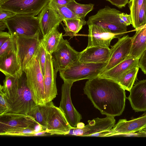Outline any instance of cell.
I'll return each mask as SVG.
<instances>
[{"label":"cell","mask_w":146,"mask_h":146,"mask_svg":"<svg viewBox=\"0 0 146 146\" xmlns=\"http://www.w3.org/2000/svg\"><path fill=\"white\" fill-rule=\"evenodd\" d=\"M5 21L8 32L11 34L31 36L41 33L38 17L16 15L6 19Z\"/></svg>","instance_id":"cell-6"},{"label":"cell","mask_w":146,"mask_h":146,"mask_svg":"<svg viewBox=\"0 0 146 146\" xmlns=\"http://www.w3.org/2000/svg\"><path fill=\"white\" fill-rule=\"evenodd\" d=\"M63 21L64 24L60 23L65 32L63 36H70L71 38L76 36L83 26L87 23L84 19H66Z\"/></svg>","instance_id":"cell-26"},{"label":"cell","mask_w":146,"mask_h":146,"mask_svg":"<svg viewBox=\"0 0 146 146\" xmlns=\"http://www.w3.org/2000/svg\"><path fill=\"white\" fill-rule=\"evenodd\" d=\"M41 34L38 33L31 36L15 35L16 54L23 71L36 52L40 43V35Z\"/></svg>","instance_id":"cell-9"},{"label":"cell","mask_w":146,"mask_h":146,"mask_svg":"<svg viewBox=\"0 0 146 146\" xmlns=\"http://www.w3.org/2000/svg\"><path fill=\"white\" fill-rule=\"evenodd\" d=\"M23 71L25 73L27 86L37 105L46 104L44 91V75L37 56V50Z\"/></svg>","instance_id":"cell-3"},{"label":"cell","mask_w":146,"mask_h":146,"mask_svg":"<svg viewBox=\"0 0 146 146\" xmlns=\"http://www.w3.org/2000/svg\"><path fill=\"white\" fill-rule=\"evenodd\" d=\"M9 107L3 92L0 90V116L8 112Z\"/></svg>","instance_id":"cell-35"},{"label":"cell","mask_w":146,"mask_h":146,"mask_svg":"<svg viewBox=\"0 0 146 146\" xmlns=\"http://www.w3.org/2000/svg\"></svg>","instance_id":"cell-45"},{"label":"cell","mask_w":146,"mask_h":146,"mask_svg":"<svg viewBox=\"0 0 146 146\" xmlns=\"http://www.w3.org/2000/svg\"><path fill=\"white\" fill-rule=\"evenodd\" d=\"M145 27H146V24L145 25H143V26L138 28L137 29L135 30V31H136V30H139V29H142L143 28H145Z\"/></svg>","instance_id":"cell-44"},{"label":"cell","mask_w":146,"mask_h":146,"mask_svg":"<svg viewBox=\"0 0 146 146\" xmlns=\"http://www.w3.org/2000/svg\"><path fill=\"white\" fill-rule=\"evenodd\" d=\"M16 15L12 12L0 9V21H5L6 19Z\"/></svg>","instance_id":"cell-38"},{"label":"cell","mask_w":146,"mask_h":146,"mask_svg":"<svg viewBox=\"0 0 146 146\" xmlns=\"http://www.w3.org/2000/svg\"><path fill=\"white\" fill-rule=\"evenodd\" d=\"M7 26L5 21H0V31H2L5 30Z\"/></svg>","instance_id":"cell-42"},{"label":"cell","mask_w":146,"mask_h":146,"mask_svg":"<svg viewBox=\"0 0 146 146\" xmlns=\"http://www.w3.org/2000/svg\"><path fill=\"white\" fill-rule=\"evenodd\" d=\"M146 24V0H145L138 13L135 30Z\"/></svg>","instance_id":"cell-34"},{"label":"cell","mask_w":146,"mask_h":146,"mask_svg":"<svg viewBox=\"0 0 146 146\" xmlns=\"http://www.w3.org/2000/svg\"><path fill=\"white\" fill-rule=\"evenodd\" d=\"M11 34V37L0 47V56L10 53H17L16 37L15 35Z\"/></svg>","instance_id":"cell-31"},{"label":"cell","mask_w":146,"mask_h":146,"mask_svg":"<svg viewBox=\"0 0 146 146\" xmlns=\"http://www.w3.org/2000/svg\"><path fill=\"white\" fill-rule=\"evenodd\" d=\"M132 37V42L129 55L139 58L146 50V27L136 31Z\"/></svg>","instance_id":"cell-24"},{"label":"cell","mask_w":146,"mask_h":146,"mask_svg":"<svg viewBox=\"0 0 146 146\" xmlns=\"http://www.w3.org/2000/svg\"><path fill=\"white\" fill-rule=\"evenodd\" d=\"M138 66L143 72L146 74V50L139 57Z\"/></svg>","instance_id":"cell-37"},{"label":"cell","mask_w":146,"mask_h":146,"mask_svg":"<svg viewBox=\"0 0 146 146\" xmlns=\"http://www.w3.org/2000/svg\"><path fill=\"white\" fill-rule=\"evenodd\" d=\"M83 90L102 114L114 117L122 114L127 98L125 90L116 81L98 76L88 80Z\"/></svg>","instance_id":"cell-1"},{"label":"cell","mask_w":146,"mask_h":146,"mask_svg":"<svg viewBox=\"0 0 146 146\" xmlns=\"http://www.w3.org/2000/svg\"><path fill=\"white\" fill-rule=\"evenodd\" d=\"M49 4L55 10L63 21L66 19H80L66 6L59 5L51 1H50Z\"/></svg>","instance_id":"cell-30"},{"label":"cell","mask_w":146,"mask_h":146,"mask_svg":"<svg viewBox=\"0 0 146 146\" xmlns=\"http://www.w3.org/2000/svg\"><path fill=\"white\" fill-rule=\"evenodd\" d=\"M107 63H83L79 61L60 71V76L64 81L74 82L82 80H90L98 76L103 72Z\"/></svg>","instance_id":"cell-5"},{"label":"cell","mask_w":146,"mask_h":146,"mask_svg":"<svg viewBox=\"0 0 146 146\" xmlns=\"http://www.w3.org/2000/svg\"><path fill=\"white\" fill-rule=\"evenodd\" d=\"M145 0H129L128 2L129 7L130 10L132 23L134 28L135 27L139 12Z\"/></svg>","instance_id":"cell-32"},{"label":"cell","mask_w":146,"mask_h":146,"mask_svg":"<svg viewBox=\"0 0 146 146\" xmlns=\"http://www.w3.org/2000/svg\"><path fill=\"white\" fill-rule=\"evenodd\" d=\"M46 130L29 128H16L9 129L0 134L2 136H33L48 135Z\"/></svg>","instance_id":"cell-27"},{"label":"cell","mask_w":146,"mask_h":146,"mask_svg":"<svg viewBox=\"0 0 146 146\" xmlns=\"http://www.w3.org/2000/svg\"><path fill=\"white\" fill-rule=\"evenodd\" d=\"M89 27L88 43L87 47L98 46L109 48L111 40L120 37L122 35L110 33L98 26L90 25Z\"/></svg>","instance_id":"cell-16"},{"label":"cell","mask_w":146,"mask_h":146,"mask_svg":"<svg viewBox=\"0 0 146 146\" xmlns=\"http://www.w3.org/2000/svg\"><path fill=\"white\" fill-rule=\"evenodd\" d=\"M139 58L130 55L111 68L103 71L98 76L112 80L117 82L120 77L129 70L138 66Z\"/></svg>","instance_id":"cell-21"},{"label":"cell","mask_w":146,"mask_h":146,"mask_svg":"<svg viewBox=\"0 0 146 146\" xmlns=\"http://www.w3.org/2000/svg\"><path fill=\"white\" fill-rule=\"evenodd\" d=\"M121 12L115 9L106 6L100 9L97 13L89 17L88 25H95L115 34L122 35L127 33V26L120 21L119 14Z\"/></svg>","instance_id":"cell-4"},{"label":"cell","mask_w":146,"mask_h":146,"mask_svg":"<svg viewBox=\"0 0 146 146\" xmlns=\"http://www.w3.org/2000/svg\"><path fill=\"white\" fill-rule=\"evenodd\" d=\"M41 34L43 36L54 28L58 27L62 20L48 3L42 10L38 16Z\"/></svg>","instance_id":"cell-18"},{"label":"cell","mask_w":146,"mask_h":146,"mask_svg":"<svg viewBox=\"0 0 146 146\" xmlns=\"http://www.w3.org/2000/svg\"><path fill=\"white\" fill-rule=\"evenodd\" d=\"M146 126V112L142 116L132 120L120 119L110 130L109 137L138 132Z\"/></svg>","instance_id":"cell-17"},{"label":"cell","mask_w":146,"mask_h":146,"mask_svg":"<svg viewBox=\"0 0 146 146\" xmlns=\"http://www.w3.org/2000/svg\"><path fill=\"white\" fill-rule=\"evenodd\" d=\"M119 8H122L125 7L128 3L129 0H106Z\"/></svg>","instance_id":"cell-39"},{"label":"cell","mask_w":146,"mask_h":146,"mask_svg":"<svg viewBox=\"0 0 146 146\" xmlns=\"http://www.w3.org/2000/svg\"><path fill=\"white\" fill-rule=\"evenodd\" d=\"M72 0H50V1L52 2L57 4L66 6Z\"/></svg>","instance_id":"cell-41"},{"label":"cell","mask_w":146,"mask_h":146,"mask_svg":"<svg viewBox=\"0 0 146 146\" xmlns=\"http://www.w3.org/2000/svg\"><path fill=\"white\" fill-rule=\"evenodd\" d=\"M88 122L86 125L83 123L82 126L77 125L76 127H73L67 135L90 136L93 134L111 129L115 125V120L114 117L107 116L104 118L97 117L88 120Z\"/></svg>","instance_id":"cell-11"},{"label":"cell","mask_w":146,"mask_h":146,"mask_svg":"<svg viewBox=\"0 0 146 146\" xmlns=\"http://www.w3.org/2000/svg\"><path fill=\"white\" fill-rule=\"evenodd\" d=\"M57 73L53 66L52 55L47 52L43 77L44 91L46 104L52 101L57 95L56 83Z\"/></svg>","instance_id":"cell-15"},{"label":"cell","mask_w":146,"mask_h":146,"mask_svg":"<svg viewBox=\"0 0 146 146\" xmlns=\"http://www.w3.org/2000/svg\"><path fill=\"white\" fill-rule=\"evenodd\" d=\"M119 17L120 23L127 27L132 24V19L130 14L121 12L119 14Z\"/></svg>","instance_id":"cell-36"},{"label":"cell","mask_w":146,"mask_h":146,"mask_svg":"<svg viewBox=\"0 0 146 146\" xmlns=\"http://www.w3.org/2000/svg\"><path fill=\"white\" fill-rule=\"evenodd\" d=\"M127 98L135 111H146V79L139 81L133 86Z\"/></svg>","instance_id":"cell-20"},{"label":"cell","mask_w":146,"mask_h":146,"mask_svg":"<svg viewBox=\"0 0 146 146\" xmlns=\"http://www.w3.org/2000/svg\"><path fill=\"white\" fill-rule=\"evenodd\" d=\"M94 5L92 3L83 4L78 3L75 0H72L66 6L80 19H84L86 15L94 9Z\"/></svg>","instance_id":"cell-29"},{"label":"cell","mask_w":146,"mask_h":146,"mask_svg":"<svg viewBox=\"0 0 146 146\" xmlns=\"http://www.w3.org/2000/svg\"><path fill=\"white\" fill-rule=\"evenodd\" d=\"M54 105L52 101L44 105H36L28 112L27 115L32 117L46 130L48 118Z\"/></svg>","instance_id":"cell-23"},{"label":"cell","mask_w":146,"mask_h":146,"mask_svg":"<svg viewBox=\"0 0 146 146\" xmlns=\"http://www.w3.org/2000/svg\"><path fill=\"white\" fill-rule=\"evenodd\" d=\"M21 128L46 130L27 115L8 113L0 116V134L11 129Z\"/></svg>","instance_id":"cell-10"},{"label":"cell","mask_w":146,"mask_h":146,"mask_svg":"<svg viewBox=\"0 0 146 146\" xmlns=\"http://www.w3.org/2000/svg\"><path fill=\"white\" fill-rule=\"evenodd\" d=\"M139 68L134 67L123 74L117 82L125 90L130 91L137 77Z\"/></svg>","instance_id":"cell-28"},{"label":"cell","mask_w":146,"mask_h":146,"mask_svg":"<svg viewBox=\"0 0 146 146\" xmlns=\"http://www.w3.org/2000/svg\"><path fill=\"white\" fill-rule=\"evenodd\" d=\"M110 48L98 46L87 47L80 52L79 61L81 62L101 63L107 62Z\"/></svg>","instance_id":"cell-19"},{"label":"cell","mask_w":146,"mask_h":146,"mask_svg":"<svg viewBox=\"0 0 146 146\" xmlns=\"http://www.w3.org/2000/svg\"><path fill=\"white\" fill-rule=\"evenodd\" d=\"M132 38L128 35L119 38L117 42L111 46L110 57L104 71L113 68L129 54Z\"/></svg>","instance_id":"cell-14"},{"label":"cell","mask_w":146,"mask_h":146,"mask_svg":"<svg viewBox=\"0 0 146 146\" xmlns=\"http://www.w3.org/2000/svg\"><path fill=\"white\" fill-rule=\"evenodd\" d=\"M50 0H0V9L16 15L36 16L49 3Z\"/></svg>","instance_id":"cell-7"},{"label":"cell","mask_w":146,"mask_h":146,"mask_svg":"<svg viewBox=\"0 0 146 146\" xmlns=\"http://www.w3.org/2000/svg\"><path fill=\"white\" fill-rule=\"evenodd\" d=\"M138 132L137 134L146 135V126Z\"/></svg>","instance_id":"cell-43"},{"label":"cell","mask_w":146,"mask_h":146,"mask_svg":"<svg viewBox=\"0 0 146 146\" xmlns=\"http://www.w3.org/2000/svg\"><path fill=\"white\" fill-rule=\"evenodd\" d=\"M61 88V98L59 108L64 114L70 125L76 127L82 119L81 114L73 106L71 99L70 91L73 82L64 81Z\"/></svg>","instance_id":"cell-12"},{"label":"cell","mask_w":146,"mask_h":146,"mask_svg":"<svg viewBox=\"0 0 146 146\" xmlns=\"http://www.w3.org/2000/svg\"><path fill=\"white\" fill-rule=\"evenodd\" d=\"M0 70L5 76L20 78L23 71L16 53L0 56Z\"/></svg>","instance_id":"cell-22"},{"label":"cell","mask_w":146,"mask_h":146,"mask_svg":"<svg viewBox=\"0 0 146 146\" xmlns=\"http://www.w3.org/2000/svg\"><path fill=\"white\" fill-rule=\"evenodd\" d=\"M11 36V34L9 33L0 31V47Z\"/></svg>","instance_id":"cell-40"},{"label":"cell","mask_w":146,"mask_h":146,"mask_svg":"<svg viewBox=\"0 0 146 146\" xmlns=\"http://www.w3.org/2000/svg\"><path fill=\"white\" fill-rule=\"evenodd\" d=\"M47 52L40 41V44L37 50V53L38 58L43 75L44 73Z\"/></svg>","instance_id":"cell-33"},{"label":"cell","mask_w":146,"mask_h":146,"mask_svg":"<svg viewBox=\"0 0 146 146\" xmlns=\"http://www.w3.org/2000/svg\"><path fill=\"white\" fill-rule=\"evenodd\" d=\"M65 115L59 107L54 106L49 115L47 121V133L50 135H67L72 128Z\"/></svg>","instance_id":"cell-13"},{"label":"cell","mask_w":146,"mask_h":146,"mask_svg":"<svg viewBox=\"0 0 146 146\" xmlns=\"http://www.w3.org/2000/svg\"><path fill=\"white\" fill-rule=\"evenodd\" d=\"M80 52L74 49L66 40L61 38L56 49L51 55L54 68L57 72L79 61Z\"/></svg>","instance_id":"cell-8"},{"label":"cell","mask_w":146,"mask_h":146,"mask_svg":"<svg viewBox=\"0 0 146 146\" xmlns=\"http://www.w3.org/2000/svg\"><path fill=\"white\" fill-rule=\"evenodd\" d=\"M57 27L54 28L40 40L45 50L52 55L57 48L61 38L63 37L62 33L58 30Z\"/></svg>","instance_id":"cell-25"},{"label":"cell","mask_w":146,"mask_h":146,"mask_svg":"<svg viewBox=\"0 0 146 146\" xmlns=\"http://www.w3.org/2000/svg\"><path fill=\"white\" fill-rule=\"evenodd\" d=\"M3 93L9 107L7 113L27 115L37 105L27 86L23 71L20 78H16L11 88Z\"/></svg>","instance_id":"cell-2"}]
</instances>
